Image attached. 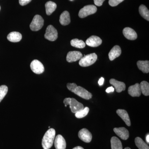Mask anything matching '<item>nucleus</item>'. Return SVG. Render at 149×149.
Wrapping results in <instances>:
<instances>
[{
    "label": "nucleus",
    "instance_id": "0eeeda50",
    "mask_svg": "<svg viewBox=\"0 0 149 149\" xmlns=\"http://www.w3.org/2000/svg\"><path fill=\"white\" fill-rule=\"evenodd\" d=\"M73 93L85 100H90L92 97V94L81 86H77L74 89Z\"/></svg>",
    "mask_w": 149,
    "mask_h": 149
},
{
    "label": "nucleus",
    "instance_id": "9b49d317",
    "mask_svg": "<svg viewBox=\"0 0 149 149\" xmlns=\"http://www.w3.org/2000/svg\"><path fill=\"white\" fill-rule=\"evenodd\" d=\"M102 43V40L100 37L96 36H92L86 41L85 44L93 47H96L100 45Z\"/></svg>",
    "mask_w": 149,
    "mask_h": 149
},
{
    "label": "nucleus",
    "instance_id": "bb28decb",
    "mask_svg": "<svg viewBox=\"0 0 149 149\" xmlns=\"http://www.w3.org/2000/svg\"><path fill=\"white\" fill-rule=\"evenodd\" d=\"M141 93L145 96L149 95V84L146 81H143L140 84Z\"/></svg>",
    "mask_w": 149,
    "mask_h": 149
},
{
    "label": "nucleus",
    "instance_id": "dca6fc26",
    "mask_svg": "<svg viewBox=\"0 0 149 149\" xmlns=\"http://www.w3.org/2000/svg\"><path fill=\"white\" fill-rule=\"evenodd\" d=\"M109 82L111 85L114 86L117 93H121L122 91H125V85L123 82H120L114 79H111Z\"/></svg>",
    "mask_w": 149,
    "mask_h": 149
},
{
    "label": "nucleus",
    "instance_id": "c85d7f7f",
    "mask_svg": "<svg viewBox=\"0 0 149 149\" xmlns=\"http://www.w3.org/2000/svg\"><path fill=\"white\" fill-rule=\"evenodd\" d=\"M8 91V88L5 85L0 86V102L4 98Z\"/></svg>",
    "mask_w": 149,
    "mask_h": 149
},
{
    "label": "nucleus",
    "instance_id": "393cba45",
    "mask_svg": "<svg viewBox=\"0 0 149 149\" xmlns=\"http://www.w3.org/2000/svg\"><path fill=\"white\" fill-rule=\"evenodd\" d=\"M70 44L72 47L79 49H83L85 48L86 46V44L84 41L83 40H79L77 39H74L71 40Z\"/></svg>",
    "mask_w": 149,
    "mask_h": 149
},
{
    "label": "nucleus",
    "instance_id": "a211bd4d",
    "mask_svg": "<svg viewBox=\"0 0 149 149\" xmlns=\"http://www.w3.org/2000/svg\"><path fill=\"white\" fill-rule=\"evenodd\" d=\"M116 113L122 118L126 125L128 126H130L131 125V123H130V117L126 111L123 109H118L116 111Z\"/></svg>",
    "mask_w": 149,
    "mask_h": 149
},
{
    "label": "nucleus",
    "instance_id": "f03ea898",
    "mask_svg": "<svg viewBox=\"0 0 149 149\" xmlns=\"http://www.w3.org/2000/svg\"><path fill=\"white\" fill-rule=\"evenodd\" d=\"M63 103L65 105H70L71 111L73 113H76L84 108L83 104L77 101L74 98H66L64 99Z\"/></svg>",
    "mask_w": 149,
    "mask_h": 149
},
{
    "label": "nucleus",
    "instance_id": "c9c22d12",
    "mask_svg": "<svg viewBox=\"0 0 149 149\" xmlns=\"http://www.w3.org/2000/svg\"><path fill=\"white\" fill-rule=\"evenodd\" d=\"M72 149H84L83 148L80 146H77L73 148Z\"/></svg>",
    "mask_w": 149,
    "mask_h": 149
},
{
    "label": "nucleus",
    "instance_id": "473e14b6",
    "mask_svg": "<svg viewBox=\"0 0 149 149\" xmlns=\"http://www.w3.org/2000/svg\"><path fill=\"white\" fill-rule=\"evenodd\" d=\"M94 3L96 6H101L102 5L104 1L105 0H94Z\"/></svg>",
    "mask_w": 149,
    "mask_h": 149
},
{
    "label": "nucleus",
    "instance_id": "39448f33",
    "mask_svg": "<svg viewBox=\"0 0 149 149\" xmlns=\"http://www.w3.org/2000/svg\"><path fill=\"white\" fill-rule=\"evenodd\" d=\"M97 11V8L93 5H90L84 6L79 11L78 15L81 18H85L88 15L95 13Z\"/></svg>",
    "mask_w": 149,
    "mask_h": 149
},
{
    "label": "nucleus",
    "instance_id": "f257e3e1",
    "mask_svg": "<svg viewBox=\"0 0 149 149\" xmlns=\"http://www.w3.org/2000/svg\"><path fill=\"white\" fill-rule=\"evenodd\" d=\"M56 131L53 128H50L46 132L42 140L43 148L49 149L52 146L55 140Z\"/></svg>",
    "mask_w": 149,
    "mask_h": 149
},
{
    "label": "nucleus",
    "instance_id": "7c9ffc66",
    "mask_svg": "<svg viewBox=\"0 0 149 149\" xmlns=\"http://www.w3.org/2000/svg\"><path fill=\"white\" fill-rule=\"evenodd\" d=\"M77 85L74 83H68L67 85V87L68 89L70 91L73 93V91H74V89L77 87Z\"/></svg>",
    "mask_w": 149,
    "mask_h": 149
},
{
    "label": "nucleus",
    "instance_id": "a19ab883",
    "mask_svg": "<svg viewBox=\"0 0 149 149\" xmlns=\"http://www.w3.org/2000/svg\"><path fill=\"white\" fill-rule=\"evenodd\" d=\"M71 1H72V0H71Z\"/></svg>",
    "mask_w": 149,
    "mask_h": 149
},
{
    "label": "nucleus",
    "instance_id": "f704fd0d",
    "mask_svg": "<svg viewBox=\"0 0 149 149\" xmlns=\"http://www.w3.org/2000/svg\"><path fill=\"white\" fill-rule=\"evenodd\" d=\"M104 80V79L103 77H102L100 78L98 81V84L100 86H102V85H103Z\"/></svg>",
    "mask_w": 149,
    "mask_h": 149
},
{
    "label": "nucleus",
    "instance_id": "7ed1b4c3",
    "mask_svg": "<svg viewBox=\"0 0 149 149\" xmlns=\"http://www.w3.org/2000/svg\"><path fill=\"white\" fill-rule=\"evenodd\" d=\"M97 56L95 53L89 54L85 55L80 59L79 65L82 67H88L94 64L97 60Z\"/></svg>",
    "mask_w": 149,
    "mask_h": 149
},
{
    "label": "nucleus",
    "instance_id": "4468645a",
    "mask_svg": "<svg viewBox=\"0 0 149 149\" xmlns=\"http://www.w3.org/2000/svg\"><path fill=\"white\" fill-rule=\"evenodd\" d=\"M123 33L124 37L129 40H136L138 37L136 31L130 27H125L124 28L123 31Z\"/></svg>",
    "mask_w": 149,
    "mask_h": 149
},
{
    "label": "nucleus",
    "instance_id": "a878e982",
    "mask_svg": "<svg viewBox=\"0 0 149 149\" xmlns=\"http://www.w3.org/2000/svg\"><path fill=\"white\" fill-rule=\"evenodd\" d=\"M135 143L136 146L138 147L139 149H149L148 145L140 137H137L136 138Z\"/></svg>",
    "mask_w": 149,
    "mask_h": 149
},
{
    "label": "nucleus",
    "instance_id": "cd10ccee",
    "mask_svg": "<svg viewBox=\"0 0 149 149\" xmlns=\"http://www.w3.org/2000/svg\"><path fill=\"white\" fill-rule=\"evenodd\" d=\"M89 111V108L88 107H86L82 110L77 112L75 113V117L78 118H83L87 115Z\"/></svg>",
    "mask_w": 149,
    "mask_h": 149
},
{
    "label": "nucleus",
    "instance_id": "2f4dec72",
    "mask_svg": "<svg viewBox=\"0 0 149 149\" xmlns=\"http://www.w3.org/2000/svg\"><path fill=\"white\" fill-rule=\"evenodd\" d=\"M32 0H19V3L22 6L26 5L29 3Z\"/></svg>",
    "mask_w": 149,
    "mask_h": 149
},
{
    "label": "nucleus",
    "instance_id": "f8f14e48",
    "mask_svg": "<svg viewBox=\"0 0 149 149\" xmlns=\"http://www.w3.org/2000/svg\"><path fill=\"white\" fill-rule=\"evenodd\" d=\"M128 93L133 97H139L141 95V91L140 84L136 83L135 85L130 86L128 88Z\"/></svg>",
    "mask_w": 149,
    "mask_h": 149
},
{
    "label": "nucleus",
    "instance_id": "aec40b11",
    "mask_svg": "<svg viewBox=\"0 0 149 149\" xmlns=\"http://www.w3.org/2000/svg\"><path fill=\"white\" fill-rule=\"evenodd\" d=\"M22 38V35L20 33L17 32H10L7 36V39L12 42H19Z\"/></svg>",
    "mask_w": 149,
    "mask_h": 149
},
{
    "label": "nucleus",
    "instance_id": "b1692460",
    "mask_svg": "<svg viewBox=\"0 0 149 149\" xmlns=\"http://www.w3.org/2000/svg\"><path fill=\"white\" fill-rule=\"evenodd\" d=\"M139 11L140 15L142 16V17L149 21V11L146 7L143 5H141L139 7Z\"/></svg>",
    "mask_w": 149,
    "mask_h": 149
},
{
    "label": "nucleus",
    "instance_id": "6ab92c4d",
    "mask_svg": "<svg viewBox=\"0 0 149 149\" xmlns=\"http://www.w3.org/2000/svg\"><path fill=\"white\" fill-rule=\"evenodd\" d=\"M61 24L63 26L68 25L70 22V15L69 12L65 11L61 15L59 19Z\"/></svg>",
    "mask_w": 149,
    "mask_h": 149
},
{
    "label": "nucleus",
    "instance_id": "ea45409f",
    "mask_svg": "<svg viewBox=\"0 0 149 149\" xmlns=\"http://www.w3.org/2000/svg\"><path fill=\"white\" fill-rule=\"evenodd\" d=\"M44 149H46V148H44Z\"/></svg>",
    "mask_w": 149,
    "mask_h": 149
},
{
    "label": "nucleus",
    "instance_id": "ddd939ff",
    "mask_svg": "<svg viewBox=\"0 0 149 149\" xmlns=\"http://www.w3.org/2000/svg\"><path fill=\"white\" fill-rule=\"evenodd\" d=\"M113 131L122 140H126L129 138V131L124 127L114 128L113 129Z\"/></svg>",
    "mask_w": 149,
    "mask_h": 149
},
{
    "label": "nucleus",
    "instance_id": "20e7f679",
    "mask_svg": "<svg viewBox=\"0 0 149 149\" xmlns=\"http://www.w3.org/2000/svg\"><path fill=\"white\" fill-rule=\"evenodd\" d=\"M44 24V20L42 16L37 15L34 16L30 24V28L32 31H37L42 29Z\"/></svg>",
    "mask_w": 149,
    "mask_h": 149
},
{
    "label": "nucleus",
    "instance_id": "e433bc0d",
    "mask_svg": "<svg viewBox=\"0 0 149 149\" xmlns=\"http://www.w3.org/2000/svg\"><path fill=\"white\" fill-rule=\"evenodd\" d=\"M146 141L147 143H148V144H149V134H148L146 136Z\"/></svg>",
    "mask_w": 149,
    "mask_h": 149
},
{
    "label": "nucleus",
    "instance_id": "412c9836",
    "mask_svg": "<svg viewBox=\"0 0 149 149\" xmlns=\"http://www.w3.org/2000/svg\"><path fill=\"white\" fill-rule=\"evenodd\" d=\"M137 64L139 69L143 73H148L149 72L148 61H139L137 62Z\"/></svg>",
    "mask_w": 149,
    "mask_h": 149
},
{
    "label": "nucleus",
    "instance_id": "2eb2a0df",
    "mask_svg": "<svg viewBox=\"0 0 149 149\" xmlns=\"http://www.w3.org/2000/svg\"><path fill=\"white\" fill-rule=\"evenodd\" d=\"M54 146L56 149H65L66 142L63 137L58 135L56 137L54 141Z\"/></svg>",
    "mask_w": 149,
    "mask_h": 149
},
{
    "label": "nucleus",
    "instance_id": "4be33fe9",
    "mask_svg": "<svg viewBox=\"0 0 149 149\" xmlns=\"http://www.w3.org/2000/svg\"><path fill=\"white\" fill-rule=\"evenodd\" d=\"M45 8L46 13L47 15H50L56 10L57 5L55 3L49 1L46 3Z\"/></svg>",
    "mask_w": 149,
    "mask_h": 149
},
{
    "label": "nucleus",
    "instance_id": "58836bf2",
    "mask_svg": "<svg viewBox=\"0 0 149 149\" xmlns=\"http://www.w3.org/2000/svg\"><path fill=\"white\" fill-rule=\"evenodd\" d=\"M0 10H1V7H0Z\"/></svg>",
    "mask_w": 149,
    "mask_h": 149
},
{
    "label": "nucleus",
    "instance_id": "6e6552de",
    "mask_svg": "<svg viewBox=\"0 0 149 149\" xmlns=\"http://www.w3.org/2000/svg\"><path fill=\"white\" fill-rule=\"evenodd\" d=\"M30 68L34 73L37 74H42L45 71L42 63L37 60H34L31 62Z\"/></svg>",
    "mask_w": 149,
    "mask_h": 149
},
{
    "label": "nucleus",
    "instance_id": "72a5a7b5",
    "mask_svg": "<svg viewBox=\"0 0 149 149\" xmlns=\"http://www.w3.org/2000/svg\"><path fill=\"white\" fill-rule=\"evenodd\" d=\"M114 91V88L113 87H109L108 88H107V90H106V92L107 93H110L111 92H113Z\"/></svg>",
    "mask_w": 149,
    "mask_h": 149
},
{
    "label": "nucleus",
    "instance_id": "4c0bfd02",
    "mask_svg": "<svg viewBox=\"0 0 149 149\" xmlns=\"http://www.w3.org/2000/svg\"><path fill=\"white\" fill-rule=\"evenodd\" d=\"M124 149H131L130 148H128V147H127V148H125Z\"/></svg>",
    "mask_w": 149,
    "mask_h": 149
},
{
    "label": "nucleus",
    "instance_id": "423d86ee",
    "mask_svg": "<svg viewBox=\"0 0 149 149\" xmlns=\"http://www.w3.org/2000/svg\"><path fill=\"white\" fill-rule=\"evenodd\" d=\"M45 37L49 41H55L58 38L57 31L52 25H49L46 29Z\"/></svg>",
    "mask_w": 149,
    "mask_h": 149
},
{
    "label": "nucleus",
    "instance_id": "f3484780",
    "mask_svg": "<svg viewBox=\"0 0 149 149\" xmlns=\"http://www.w3.org/2000/svg\"><path fill=\"white\" fill-rule=\"evenodd\" d=\"M121 54V50L120 47L118 45L114 46L109 54V57L110 60L113 61L116 58L119 57Z\"/></svg>",
    "mask_w": 149,
    "mask_h": 149
},
{
    "label": "nucleus",
    "instance_id": "9d476101",
    "mask_svg": "<svg viewBox=\"0 0 149 149\" xmlns=\"http://www.w3.org/2000/svg\"><path fill=\"white\" fill-rule=\"evenodd\" d=\"M82 54L78 51L70 52L67 54L66 56L67 61L69 63L77 61L83 57Z\"/></svg>",
    "mask_w": 149,
    "mask_h": 149
},
{
    "label": "nucleus",
    "instance_id": "1a4fd4ad",
    "mask_svg": "<svg viewBox=\"0 0 149 149\" xmlns=\"http://www.w3.org/2000/svg\"><path fill=\"white\" fill-rule=\"evenodd\" d=\"M78 137L80 140L85 143H90L92 141V134L86 128H83L80 130L78 133Z\"/></svg>",
    "mask_w": 149,
    "mask_h": 149
},
{
    "label": "nucleus",
    "instance_id": "c756f323",
    "mask_svg": "<svg viewBox=\"0 0 149 149\" xmlns=\"http://www.w3.org/2000/svg\"><path fill=\"white\" fill-rule=\"evenodd\" d=\"M124 0H109V3L112 7L116 6Z\"/></svg>",
    "mask_w": 149,
    "mask_h": 149
},
{
    "label": "nucleus",
    "instance_id": "5701e85b",
    "mask_svg": "<svg viewBox=\"0 0 149 149\" xmlns=\"http://www.w3.org/2000/svg\"><path fill=\"white\" fill-rule=\"evenodd\" d=\"M111 149H123L121 141L117 137H113L111 139Z\"/></svg>",
    "mask_w": 149,
    "mask_h": 149
}]
</instances>
